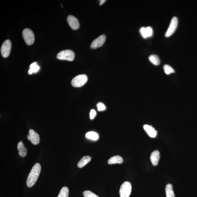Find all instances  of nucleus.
Here are the masks:
<instances>
[{"mask_svg": "<svg viewBox=\"0 0 197 197\" xmlns=\"http://www.w3.org/2000/svg\"><path fill=\"white\" fill-rule=\"evenodd\" d=\"M41 171V166L39 163H36L33 166L28 176L26 184L28 187H31L36 183L39 178Z\"/></svg>", "mask_w": 197, "mask_h": 197, "instance_id": "1", "label": "nucleus"}, {"mask_svg": "<svg viewBox=\"0 0 197 197\" xmlns=\"http://www.w3.org/2000/svg\"><path fill=\"white\" fill-rule=\"evenodd\" d=\"M88 77L85 74H80L74 77L71 81V84L73 87H80L86 83Z\"/></svg>", "mask_w": 197, "mask_h": 197, "instance_id": "2", "label": "nucleus"}, {"mask_svg": "<svg viewBox=\"0 0 197 197\" xmlns=\"http://www.w3.org/2000/svg\"><path fill=\"white\" fill-rule=\"evenodd\" d=\"M57 58L59 60L73 61L74 58V53L71 50H62L57 55Z\"/></svg>", "mask_w": 197, "mask_h": 197, "instance_id": "3", "label": "nucleus"}, {"mask_svg": "<svg viewBox=\"0 0 197 197\" xmlns=\"http://www.w3.org/2000/svg\"><path fill=\"white\" fill-rule=\"evenodd\" d=\"M23 39L27 45H31L34 43V36L31 30L29 28H25L23 31Z\"/></svg>", "mask_w": 197, "mask_h": 197, "instance_id": "4", "label": "nucleus"}, {"mask_svg": "<svg viewBox=\"0 0 197 197\" xmlns=\"http://www.w3.org/2000/svg\"><path fill=\"white\" fill-rule=\"evenodd\" d=\"M131 185L128 182H125L120 187V197H129L131 191Z\"/></svg>", "mask_w": 197, "mask_h": 197, "instance_id": "5", "label": "nucleus"}, {"mask_svg": "<svg viewBox=\"0 0 197 197\" xmlns=\"http://www.w3.org/2000/svg\"><path fill=\"white\" fill-rule=\"evenodd\" d=\"M12 47V44L10 41L7 39L3 43L1 47V53L2 56L4 58H7L9 55Z\"/></svg>", "mask_w": 197, "mask_h": 197, "instance_id": "6", "label": "nucleus"}, {"mask_svg": "<svg viewBox=\"0 0 197 197\" xmlns=\"http://www.w3.org/2000/svg\"><path fill=\"white\" fill-rule=\"evenodd\" d=\"M178 20L177 17H173L171 22L169 28L167 31L165 36L166 37H169L174 34L177 28Z\"/></svg>", "mask_w": 197, "mask_h": 197, "instance_id": "7", "label": "nucleus"}, {"mask_svg": "<svg viewBox=\"0 0 197 197\" xmlns=\"http://www.w3.org/2000/svg\"><path fill=\"white\" fill-rule=\"evenodd\" d=\"M106 39V36L104 35L100 36L92 42L90 46V48L96 49L101 47L104 44Z\"/></svg>", "mask_w": 197, "mask_h": 197, "instance_id": "8", "label": "nucleus"}, {"mask_svg": "<svg viewBox=\"0 0 197 197\" xmlns=\"http://www.w3.org/2000/svg\"><path fill=\"white\" fill-rule=\"evenodd\" d=\"M67 20L68 24L73 30H76L78 29L79 27L78 20L74 16H68Z\"/></svg>", "mask_w": 197, "mask_h": 197, "instance_id": "9", "label": "nucleus"}, {"mask_svg": "<svg viewBox=\"0 0 197 197\" xmlns=\"http://www.w3.org/2000/svg\"><path fill=\"white\" fill-rule=\"evenodd\" d=\"M30 141L34 145H37L40 142V137L39 134L34 130L30 129L29 131Z\"/></svg>", "mask_w": 197, "mask_h": 197, "instance_id": "10", "label": "nucleus"}, {"mask_svg": "<svg viewBox=\"0 0 197 197\" xmlns=\"http://www.w3.org/2000/svg\"><path fill=\"white\" fill-rule=\"evenodd\" d=\"M150 159L152 165L155 166L158 164L160 159V152L158 150L154 151L151 154Z\"/></svg>", "mask_w": 197, "mask_h": 197, "instance_id": "11", "label": "nucleus"}, {"mask_svg": "<svg viewBox=\"0 0 197 197\" xmlns=\"http://www.w3.org/2000/svg\"><path fill=\"white\" fill-rule=\"evenodd\" d=\"M144 128L147 132V134L150 137L155 138L157 135V131L151 125H144Z\"/></svg>", "mask_w": 197, "mask_h": 197, "instance_id": "12", "label": "nucleus"}, {"mask_svg": "<svg viewBox=\"0 0 197 197\" xmlns=\"http://www.w3.org/2000/svg\"><path fill=\"white\" fill-rule=\"evenodd\" d=\"M17 149L19 151V155L21 157L26 156L27 153L26 147H25L23 141H21L18 143L17 145Z\"/></svg>", "mask_w": 197, "mask_h": 197, "instance_id": "13", "label": "nucleus"}, {"mask_svg": "<svg viewBox=\"0 0 197 197\" xmlns=\"http://www.w3.org/2000/svg\"><path fill=\"white\" fill-rule=\"evenodd\" d=\"M123 159L121 156L120 155H116L111 157L110 159H109L108 160V163L109 164H113L115 163H123Z\"/></svg>", "mask_w": 197, "mask_h": 197, "instance_id": "14", "label": "nucleus"}, {"mask_svg": "<svg viewBox=\"0 0 197 197\" xmlns=\"http://www.w3.org/2000/svg\"><path fill=\"white\" fill-rule=\"evenodd\" d=\"M91 157L89 156H85L82 157L77 163V166L79 168H82L85 166L90 161Z\"/></svg>", "mask_w": 197, "mask_h": 197, "instance_id": "15", "label": "nucleus"}, {"mask_svg": "<svg viewBox=\"0 0 197 197\" xmlns=\"http://www.w3.org/2000/svg\"><path fill=\"white\" fill-rule=\"evenodd\" d=\"M166 197H175L172 185L171 184H168L166 185Z\"/></svg>", "mask_w": 197, "mask_h": 197, "instance_id": "16", "label": "nucleus"}, {"mask_svg": "<svg viewBox=\"0 0 197 197\" xmlns=\"http://www.w3.org/2000/svg\"><path fill=\"white\" fill-rule=\"evenodd\" d=\"M150 61L155 66H158L160 64V60L158 55H152L149 57Z\"/></svg>", "mask_w": 197, "mask_h": 197, "instance_id": "17", "label": "nucleus"}, {"mask_svg": "<svg viewBox=\"0 0 197 197\" xmlns=\"http://www.w3.org/2000/svg\"><path fill=\"white\" fill-rule=\"evenodd\" d=\"M30 69L28 71V74H32L33 73H36L39 70V66H38L37 63L36 62L32 63L30 66Z\"/></svg>", "mask_w": 197, "mask_h": 197, "instance_id": "18", "label": "nucleus"}, {"mask_svg": "<svg viewBox=\"0 0 197 197\" xmlns=\"http://www.w3.org/2000/svg\"><path fill=\"white\" fill-rule=\"evenodd\" d=\"M87 139L96 141L99 139V136L97 133L93 131H90L86 133L85 135Z\"/></svg>", "mask_w": 197, "mask_h": 197, "instance_id": "19", "label": "nucleus"}, {"mask_svg": "<svg viewBox=\"0 0 197 197\" xmlns=\"http://www.w3.org/2000/svg\"><path fill=\"white\" fill-rule=\"evenodd\" d=\"M69 194V190L68 187H63L60 192L58 197H68Z\"/></svg>", "mask_w": 197, "mask_h": 197, "instance_id": "20", "label": "nucleus"}, {"mask_svg": "<svg viewBox=\"0 0 197 197\" xmlns=\"http://www.w3.org/2000/svg\"><path fill=\"white\" fill-rule=\"evenodd\" d=\"M163 69H164L165 73L167 74H169L171 73L175 72L174 69L168 65H164L163 66Z\"/></svg>", "mask_w": 197, "mask_h": 197, "instance_id": "21", "label": "nucleus"}, {"mask_svg": "<svg viewBox=\"0 0 197 197\" xmlns=\"http://www.w3.org/2000/svg\"><path fill=\"white\" fill-rule=\"evenodd\" d=\"M83 194L85 197H99L90 190H86L84 191Z\"/></svg>", "mask_w": 197, "mask_h": 197, "instance_id": "22", "label": "nucleus"}, {"mask_svg": "<svg viewBox=\"0 0 197 197\" xmlns=\"http://www.w3.org/2000/svg\"><path fill=\"white\" fill-rule=\"evenodd\" d=\"M146 32H147V37H150L152 35V33H153V31L151 27L148 26L146 28Z\"/></svg>", "mask_w": 197, "mask_h": 197, "instance_id": "23", "label": "nucleus"}, {"mask_svg": "<svg viewBox=\"0 0 197 197\" xmlns=\"http://www.w3.org/2000/svg\"><path fill=\"white\" fill-rule=\"evenodd\" d=\"M97 107L98 108V110L99 112L103 111L106 109V106L104 104L102 103H99L97 104Z\"/></svg>", "mask_w": 197, "mask_h": 197, "instance_id": "24", "label": "nucleus"}, {"mask_svg": "<svg viewBox=\"0 0 197 197\" xmlns=\"http://www.w3.org/2000/svg\"><path fill=\"white\" fill-rule=\"evenodd\" d=\"M139 31L141 35H142V37H143L144 39H146V38L147 37L145 28H144V27H142V28H141L140 29Z\"/></svg>", "mask_w": 197, "mask_h": 197, "instance_id": "25", "label": "nucleus"}, {"mask_svg": "<svg viewBox=\"0 0 197 197\" xmlns=\"http://www.w3.org/2000/svg\"><path fill=\"white\" fill-rule=\"evenodd\" d=\"M96 115V112L94 109H92L90 111V117L91 120H93L95 116Z\"/></svg>", "mask_w": 197, "mask_h": 197, "instance_id": "26", "label": "nucleus"}, {"mask_svg": "<svg viewBox=\"0 0 197 197\" xmlns=\"http://www.w3.org/2000/svg\"><path fill=\"white\" fill-rule=\"evenodd\" d=\"M106 1L105 0H101V1H100V5H101L103 4Z\"/></svg>", "mask_w": 197, "mask_h": 197, "instance_id": "27", "label": "nucleus"}, {"mask_svg": "<svg viewBox=\"0 0 197 197\" xmlns=\"http://www.w3.org/2000/svg\"><path fill=\"white\" fill-rule=\"evenodd\" d=\"M27 138H28V140L30 141V137L29 134L28 135V136H27Z\"/></svg>", "mask_w": 197, "mask_h": 197, "instance_id": "28", "label": "nucleus"}]
</instances>
